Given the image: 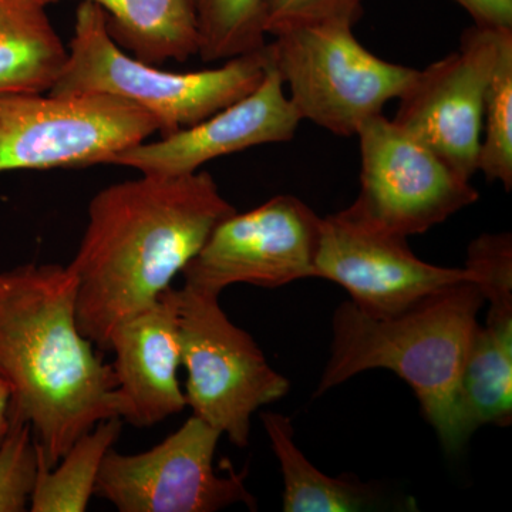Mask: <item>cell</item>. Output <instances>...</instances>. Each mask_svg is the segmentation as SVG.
Instances as JSON below:
<instances>
[{
    "instance_id": "obj_1",
    "label": "cell",
    "mask_w": 512,
    "mask_h": 512,
    "mask_svg": "<svg viewBox=\"0 0 512 512\" xmlns=\"http://www.w3.org/2000/svg\"><path fill=\"white\" fill-rule=\"evenodd\" d=\"M234 212L207 171L141 174L97 192L79 249L67 265L77 282L83 335L109 350L114 329L170 289L215 227Z\"/></svg>"
},
{
    "instance_id": "obj_2",
    "label": "cell",
    "mask_w": 512,
    "mask_h": 512,
    "mask_svg": "<svg viewBox=\"0 0 512 512\" xmlns=\"http://www.w3.org/2000/svg\"><path fill=\"white\" fill-rule=\"evenodd\" d=\"M76 298L67 265L0 272V379L10 417L28 421L49 468L100 421L120 419L113 366L83 335Z\"/></svg>"
},
{
    "instance_id": "obj_3",
    "label": "cell",
    "mask_w": 512,
    "mask_h": 512,
    "mask_svg": "<svg viewBox=\"0 0 512 512\" xmlns=\"http://www.w3.org/2000/svg\"><path fill=\"white\" fill-rule=\"evenodd\" d=\"M483 305L473 281L387 318L343 302L333 315L332 349L315 396L366 370H390L412 387L443 447L458 453L468 440L458 412V386Z\"/></svg>"
},
{
    "instance_id": "obj_4",
    "label": "cell",
    "mask_w": 512,
    "mask_h": 512,
    "mask_svg": "<svg viewBox=\"0 0 512 512\" xmlns=\"http://www.w3.org/2000/svg\"><path fill=\"white\" fill-rule=\"evenodd\" d=\"M268 50L232 57L217 69L167 72L127 55L99 6L80 2L56 94L106 93L148 111L161 137L194 126L254 92L265 76Z\"/></svg>"
},
{
    "instance_id": "obj_5",
    "label": "cell",
    "mask_w": 512,
    "mask_h": 512,
    "mask_svg": "<svg viewBox=\"0 0 512 512\" xmlns=\"http://www.w3.org/2000/svg\"><path fill=\"white\" fill-rule=\"evenodd\" d=\"M266 49L299 117L342 137L356 136L366 120L382 114L417 73L373 55L348 23L286 30Z\"/></svg>"
},
{
    "instance_id": "obj_6",
    "label": "cell",
    "mask_w": 512,
    "mask_h": 512,
    "mask_svg": "<svg viewBox=\"0 0 512 512\" xmlns=\"http://www.w3.org/2000/svg\"><path fill=\"white\" fill-rule=\"evenodd\" d=\"M158 130L148 111L111 94H0V174L111 164Z\"/></svg>"
},
{
    "instance_id": "obj_7",
    "label": "cell",
    "mask_w": 512,
    "mask_h": 512,
    "mask_svg": "<svg viewBox=\"0 0 512 512\" xmlns=\"http://www.w3.org/2000/svg\"><path fill=\"white\" fill-rule=\"evenodd\" d=\"M178 301L187 406L245 448L252 416L286 396L291 384L269 365L252 336L229 320L220 295L184 285Z\"/></svg>"
},
{
    "instance_id": "obj_8",
    "label": "cell",
    "mask_w": 512,
    "mask_h": 512,
    "mask_svg": "<svg viewBox=\"0 0 512 512\" xmlns=\"http://www.w3.org/2000/svg\"><path fill=\"white\" fill-rule=\"evenodd\" d=\"M359 137L360 192L349 211L400 237L424 234L480 194L429 147L377 114Z\"/></svg>"
},
{
    "instance_id": "obj_9",
    "label": "cell",
    "mask_w": 512,
    "mask_h": 512,
    "mask_svg": "<svg viewBox=\"0 0 512 512\" xmlns=\"http://www.w3.org/2000/svg\"><path fill=\"white\" fill-rule=\"evenodd\" d=\"M222 434L192 416L150 450L121 454L111 448L94 495L120 512H215L235 504L255 510L245 473L220 476L214 468Z\"/></svg>"
},
{
    "instance_id": "obj_10",
    "label": "cell",
    "mask_w": 512,
    "mask_h": 512,
    "mask_svg": "<svg viewBox=\"0 0 512 512\" xmlns=\"http://www.w3.org/2000/svg\"><path fill=\"white\" fill-rule=\"evenodd\" d=\"M322 218L293 195H276L244 214L229 215L185 266L184 285L214 295L228 286L279 288L318 278Z\"/></svg>"
},
{
    "instance_id": "obj_11",
    "label": "cell",
    "mask_w": 512,
    "mask_h": 512,
    "mask_svg": "<svg viewBox=\"0 0 512 512\" xmlns=\"http://www.w3.org/2000/svg\"><path fill=\"white\" fill-rule=\"evenodd\" d=\"M512 30L471 26L450 55L417 70L394 123L467 180L478 171L485 94Z\"/></svg>"
},
{
    "instance_id": "obj_12",
    "label": "cell",
    "mask_w": 512,
    "mask_h": 512,
    "mask_svg": "<svg viewBox=\"0 0 512 512\" xmlns=\"http://www.w3.org/2000/svg\"><path fill=\"white\" fill-rule=\"evenodd\" d=\"M316 272L345 288L353 305L376 318L397 315L434 293L473 281L467 268L421 261L406 237L362 220L349 208L322 218Z\"/></svg>"
},
{
    "instance_id": "obj_13",
    "label": "cell",
    "mask_w": 512,
    "mask_h": 512,
    "mask_svg": "<svg viewBox=\"0 0 512 512\" xmlns=\"http://www.w3.org/2000/svg\"><path fill=\"white\" fill-rule=\"evenodd\" d=\"M301 121L268 53L264 79L254 92L201 123L121 151L111 164L140 174L180 177L197 173L215 158L291 141Z\"/></svg>"
},
{
    "instance_id": "obj_14",
    "label": "cell",
    "mask_w": 512,
    "mask_h": 512,
    "mask_svg": "<svg viewBox=\"0 0 512 512\" xmlns=\"http://www.w3.org/2000/svg\"><path fill=\"white\" fill-rule=\"evenodd\" d=\"M109 352L120 400V419L153 427L187 407L178 370L183 366L178 289L171 286L153 305L111 333Z\"/></svg>"
},
{
    "instance_id": "obj_15",
    "label": "cell",
    "mask_w": 512,
    "mask_h": 512,
    "mask_svg": "<svg viewBox=\"0 0 512 512\" xmlns=\"http://www.w3.org/2000/svg\"><path fill=\"white\" fill-rule=\"evenodd\" d=\"M66 59L43 0H0V94L50 92Z\"/></svg>"
},
{
    "instance_id": "obj_16",
    "label": "cell",
    "mask_w": 512,
    "mask_h": 512,
    "mask_svg": "<svg viewBox=\"0 0 512 512\" xmlns=\"http://www.w3.org/2000/svg\"><path fill=\"white\" fill-rule=\"evenodd\" d=\"M47 6L63 0H43ZM99 6L111 39L141 62L161 66L198 55V35L187 0H79Z\"/></svg>"
},
{
    "instance_id": "obj_17",
    "label": "cell",
    "mask_w": 512,
    "mask_h": 512,
    "mask_svg": "<svg viewBox=\"0 0 512 512\" xmlns=\"http://www.w3.org/2000/svg\"><path fill=\"white\" fill-rule=\"evenodd\" d=\"M458 412L468 439L485 424L512 420V319L478 323L458 386Z\"/></svg>"
},
{
    "instance_id": "obj_18",
    "label": "cell",
    "mask_w": 512,
    "mask_h": 512,
    "mask_svg": "<svg viewBox=\"0 0 512 512\" xmlns=\"http://www.w3.org/2000/svg\"><path fill=\"white\" fill-rule=\"evenodd\" d=\"M261 419L284 476L285 512L365 511L376 504L369 484L350 476L330 477L313 466L296 446L292 421L284 414L265 412Z\"/></svg>"
},
{
    "instance_id": "obj_19",
    "label": "cell",
    "mask_w": 512,
    "mask_h": 512,
    "mask_svg": "<svg viewBox=\"0 0 512 512\" xmlns=\"http://www.w3.org/2000/svg\"><path fill=\"white\" fill-rule=\"evenodd\" d=\"M123 420L100 421L79 437L55 467L46 466L37 446V477L29 511L84 512L96 490L101 464L119 440Z\"/></svg>"
},
{
    "instance_id": "obj_20",
    "label": "cell",
    "mask_w": 512,
    "mask_h": 512,
    "mask_svg": "<svg viewBox=\"0 0 512 512\" xmlns=\"http://www.w3.org/2000/svg\"><path fill=\"white\" fill-rule=\"evenodd\" d=\"M204 62L232 59L264 49L268 0H187Z\"/></svg>"
},
{
    "instance_id": "obj_21",
    "label": "cell",
    "mask_w": 512,
    "mask_h": 512,
    "mask_svg": "<svg viewBox=\"0 0 512 512\" xmlns=\"http://www.w3.org/2000/svg\"><path fill=\"white\" fill-rule=\"evenodd\" d=\"M478 171L490 183L512 188V32L504 37L500 56L485 94Z\"/></svg>"
},
{
    "instance_id": "obj_22",
    "label": "cell",
    "mask_w": 512,
    "mask_h": 512,
    "mask_svg": "<svg viewBox=\"0 0 512 512\" xmlns=\"http://www.w3.org/2000/svg\"><path fill=\"white\" fill-rule=\"evenodd\" d=\"M37 477V446L28 421L10 417L0 441V512L29 511Z\"/></svg>"
},
{
    "instance_id": "obj_23",
    "label": "cell",
    "mask_w": 512,
    "mask_h": 512,
    "mask_svg": "<svg viewBox=\"0 0 512 512\" xmlns=\"http://www.w3.org/2000/svg\"><path fill=\"white\" fill-rule=\"evenodd\" d=\"M466 268L490 308L512 309V237L483 234L468 247Z\"/></svg>"
},
{
    "instance_id": "obj_24",
    "label": "cell",
    "mask_w": 512,
    "mask_h": 512,
    "mask_svg": "<svg viewBox=\"0 0 512 512\" xmlns=\"http://www.w3.org/2000/svg\"><path fill=\"white\" fill-rule=\"evenodd\" d=\"M363 13V0H268L266 35L320 23L355 25Z\"/></svg>"
},
{
    "instance_id": "obj_25",
    "label": "cell",
    "mask_w": 512,
    "mask_h": 512,
    "mask_svg": "<svg viewBox=\"0 0 512 512\" xmlns=\"http://www.w3.org/2000/svg\"><path fill=\"white\" fill-rule=\"evenodd\" d=\"M466 10L474 25L495 30H512V0H454Z\"/></svg>"
},
{
    "instance_id": "obj_26",
    "label": "cell",
    "mask_w": 512,
    "mask_h": 512,
    "mask_svg": "<svg viewBox=\"0 0 512 512\" xmlns=\"http://www.w3.org/2000/svg\"><path fill=\"white\" fill-rule=\"evenodd\" d=\"M10 402H12V392L5 380L0 379V441L5 437L10 424Z\"/></svg>"
}]
</instances>
